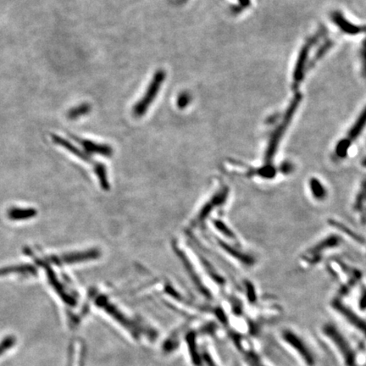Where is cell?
<instances>
[{"instance_id": "6da1fadb", "label": "cell", "mask_w": 366, "mask_h": 366, "mask_svg": "<svg viewBox=\"0 0 366 366\" xmlns=\"http://www.w3.org/2000/svg\"><path fill=\"white\" fill-rule=\"evenodd\" d=\"M166 73L164 70H159L154 73L151 82L148 85V89L145 92L144 96L136 103L132 109V114L137 118H140L148 111L157 94L160 92L162 84L164 83Z\"/></svg>"}, {"instance_id": "7a4b0ae2", "label": "cell", "mask_w": 366, "mask_h": 366, "mask_svg": "<svg viewBox=\"0 0 366 366\" xmlns=\"http://www.w3.org/2000/svg\"><path fill=\"white\" fill-rule=\"evenodd\" d=\"M301 98L302 97H301L300 93L296 94L295 97L293 98V100H292V102L290 103L289 107L286 109V114H285V116L283 118V122L280 123L278 127L273 132L272 137H271L270 142H269V145L267 147L266 154H265V160L268 162L272 161L274 155L276 154L277 147L279 145L280 141L282 140L284 132H286V128L289 125L290 122L292 119L294 113L296 112V109H297V108L299 105V103H300Z\"/></svg>"}, {"instance_id": "3957f363", "label": "cell", "mask_w": 366, "mask_h": 366, "mask_svg": "<svg viewBox=\"0 0 366 366\" xmlns=\"http://www.w3.org/2000/svg\"><path fill=\"white\" fill-rule=\"evenodd\" d=\"M325 334L326 335L340 351L347 366H353L355 364V353L345 337L341 334L340 331L333 325H325L323 328Z\"/></svg>"}, {"instance_id": "277c9868", "label": "cell", "mask_w": 366, "mask_h": 366, "mask_svg": "<svg viewBox=\"0 0 366 366\" xmlns=\"http://www.w3.org/2000/svg\"><path fill=\"white\" fill-rule=\"evenodd\" d=\"M322 34H323L322 32L317 33V35H315V37H313L309 40H308L301 49L299 59H298L297 64L295 65V70L293 72V87H299V84L303 80L304 75H305V65L307 63L310 48L315 44V42L318 41Z\"/></svg>"}, {"instance_id": "5b68a950", "label": "cell", "mask_w": 366, "mask_h": 366, "mask_svg": "<svg viewBox=\"0 0 366 366\" xmlns=\"http://www.w3.org/2000/svg\"><path fill=\"white\" fill-rule=\"evenodd\" d=\"M283 338L286 344H289L294 350L297 351V353H299L308 366H315V357L300 337H298L292 331H283Z\"/></svg>"}, {"instance_id": "8992f818", "label": "cell", "mask_w": 366, "mask_h": 366, "mask_svg": "<svg viewBox=\"0 0 366 366\" xmlns=\"http://www.w3.org/2000/svg\"><path fill=\"white\" fill-rule=\"evenodd\" d=\"M333 308L337 310L338 313L344 316L345 320H347L353 326L358 329L359 331H361L366 337V321H364L363 319L360 318L359 315H356L354 312L352 311L350 308H347L344 306L340 301L335 300L332 303Z\"/></svg>"}, {"instance_id": "52a82bcc", "label": "cell", "mask_w": 366, "mask_h": 366, "mask_svg": "<svg viewBox=\"0 0 366 366\" xmlns=\"http://www.w3.org/2000/svg\"><path fill=\"white\" fill-rule=\"evenodd\" d=\"M73 138L81 145V147L85 149L86 153H88V154H100L104 157H110L113 154L112 148L109 145L94 142L90 140L81 139L77 137Z\"/></svg>"}, {"instance_id": "ba28073f", "label": "cell", "mask_w": 366, "mask_h": 366, "mask_svg": "<svg viewBox=\"0 0 366 366\" xmlns=\"http://www.w3.org/2000/svg\"><path fill=\"white\" fill-rule=\"evenodd\" d=\"M331 20L343 32L348 35H357L361 32H366V26L353 25L345 19L343 14L339 11H334L331 14Z\"/></svg>"}, {"instance_id": "9c48e42d", "label": "cell", "mask_w": 366, "mask_h": 366, "mask_svg": "<svg viewBox=\"0 0 366 366\" xmlns=\"http://www.w3.org/2000/svg\"><path fill=\"white\" fill-rule=\"evenodd\" d=\"M37 209L32 208H11L8 211V217L12 221H24L35 217Z\"/></svg>"}, {"instance_id": "30bf717a", "label": "cell", "mask_w": 366, "mask_h": 366, "mask_svg": "<svg viewBox=\"0 0 366 366\" xmlns=\"http://www.w3.org/2000/svg\"><path fill=\"white\" fill-rule=\"evenodd\" d=\"M37 273V269L31 264L16 265V266L4 267L0 269V276H5L10 274H31Z\"/></svg>"}, {"instance_id": "8fae6325", "label": "cell", "mask_w": 366, "mask_h": 366, "mask_svg": "<svg viewBox=\"0 0 366 366\" xmlns=\"http://www.w3.org/2000/svg\"><path fill=\"white\" fill-rule=\"evenodd\" d=\"M366 125V107L364 109L362 113L360 114V117L358 118L355 124L353 125V127L351 128L350 131L348 132V140L349 141H353L355 140L360 135V133L362 132L365 126Z\"/></svg>"}, {"instance_id": "7c38bea8", "label": "cell", "mask_w": 366, "mask_h": 366, "mask_svg": "<svg viewBox=\"0 0 366 366\" xmlns=\"http://www.w3.org/2000/svg\"><path fill=\"white\" fill-rule=\"evenodd\" d=\"M309 188L314 198L318 200H323L326 197V190L321 183V181L316 178H311L309 181Z\"/></svg>"}, {"instance_id": "4fadbf2b", "label": "cell", "mask_w": 366, "mask_h": 366, "mask_svg": "<svg viewBox=\"0 0 366 366\" xmlns=\"http://www.w3.org/2000/svg\"><path fill=\"white\" fill-rule=\"evenodd\" d=\"M222 246L223 247V249H225L230 255L236 258L237 260H239L242 263L246 264L247 265H252L254 264V259L250 257L249 255L241 253V252H239V250H236L235 248L230 247V246L226 245L225 244H222Z\"/></svg>"}, {"instance_id": "5bb4252c", "label": "cell", "mask_w": 366, "mask_h": 366, "mask_svg": "<svg viewBox=\"0 0 366 366\" xmlns=\"http://www.w3.org/2000/svg\"><path fill=\"white\" fill-rule=\"evenodd\" d=\"M91 107L90 104L87 103H81L78 106L72 108V109L68 112V117L71 120L78 119L81 116H86L88 113L90 112Z\"/></svg>"}, {"instance_id": "9a60e30c", "label": "cell", "mask_w": 366, "mask_h": 366, "mask_svg": "<svg viewBox=\"0 0 366 366\" xmlns=\"http://www.w3.org/2000/svg\"><path fill=\"white\" fill-rule=\"evenodd\" d=\"M351 142L348 139H344L338 142L336 148V153L338 157L344 158L347 156L348 148L350 147Z\"/></svg>"}, {"instance_id": "2e32d148", "label": "cell", "mask_w": 366, "mask_h": 366, "mask_svg": "<svg viewBox=\"0 0 366 366\" xmlns=\"http://www.w3.org/2000/svg\"><path fill=\"white\" fill-rule=\"evenodd\" d=\"M192 100V97L187 92H183L177 98V106L181 109H185Z\"/></svg>"}, {"instance_id": "e0dca14e", "label": "cell", "mask_w": 366, "mask_h": 366, "mask_svg": "<svg viewBox=\"0 0 366 366\" xmlns=\"http://www.w3.org/2000/svg\"><path fill=\"white\" fill-rule=\"evenodd\" d=\"M331 225H333L336 228L339 229V230H341L344 233H346L347 236H349V237L353 238V239H355L357 241H360V238H359V236L356 233H354V232L351 231L350 229H348L346 226H344V225H342V223L335 222V221H331Z\"/></svg>"}, {"instance_id": "ac0fdd59", "label": "cell", "mask_w": 366, "mask_h": 366, "mask_svg": "<svg viewBox=\"0 0 366 366\" xmlns=\"http://www.w3.org/2000/svg\"><path fill=\"white\" fill-rule=\"evenodd\" d=\"M16 344V338L13 337H8L4 338V340L0 344V355L3 354V352L10 349V347Z\"/></svg>"}, {"instance_id": "d6986e66", "label": "cell", "mask_w": 366, "mask_h": 366, "mask_svg": "<svg viewBox=\"0 0 366 366\" xmlns=\"http://www.w3.org/2000/svg\"><path fill=\"white\" fill-rule=\"evenodd\" d=\"M259 174L263 177H273L276 175V170L272 166L266 165L259 170Z\"/></svg>"}, {"instance_id": "ffe728a7", "label": "cell", "mask_w": 366, "mask_h": 366, "mask_svg": "<svg viewBox=\"0 0 366 366\" xmlns=\"http://www.w3.org/2000/svg\"><path fill=\"white\" fill-rule=\"evenodd\" d=\"M331 44H332V42L331 41H327V42H325L324 44L321 46V48H319L318 51L316 52L315 58L313 60V63H315V61L321 58V56L324 55L325 53L327 51L329 48H331Z\"/></svg>"}, {"instance_id": "44dd1931", "label": "cell", "mask_w": 366, "mask_h": 366, "mask_svg": "<svg viewBox=\"0 0 366 366\" xmlns=\"http://www.w3.org/2000/svg\"><path fill=\"white\" fill-rule=\"evenodd\" d=\"M247 360L250 366H264L259 357L254 353H249L247 355Z\"/></svg>"}, {"instance_id": "7402d4cb", "label": "cell", "mask_w": 366, "mask_h": 366, "mask_svg": "<svg viewBox=\"0 0 366 366\" xmlns=\"http://www.w3.org/2000/svg\"><path fill=\"white\" fill-rule=\"evenodd\" d=\"M361 58H362V63H363V75L364 77L366 78V39L363 42V47L361 50Z\"/></svg>"}, {"instance_id": "603a6c76", "label": "cell", "mask_w": 366, "mask_h": 366, "mask_svg": "<svg viewBox=\"0 0 366 366\" xmlns=\"http://www.w3.org/2000/svg\"><path fill=\"white\" fill-rule=\"evenodd\" d=\"M238 3H239V7L238 9H234L236 13L239 12L243 9L247 8L251 4L250 0H238Z\"/></svg>"}, {"instance_id": "cb8c5ba5", "label": "cell", "mask_w": 366, "mask_h": 366, "mask_svg": "<svg viewBox=\"0 0 366 366\" xmlns=\"http://www.w3.org/2000/svg\"><path fill=\"white\" fill-rule=\"evenodd\" d=\"M360 307L361 309H366V290H365L363 292V294L360 297Z\"/></svg>"}, {"instance_id": "d4e9b609", "label": "cell", "mask_w": 366, "mask_h": 366, "mask_svg": "<svg viewBox=\"0 0 366 366\" xmlns=\"http://www.w3.org/2000/svg\"><path fill=\"white\" fill-rule=\"evenodd\" d=\"M206 362H207V364H208V366H215V364H214V362H213L212 360H211V359L209 358V357H206Z\"/></svg>"}, {"instance_id": "484cf974", "label": "cell", "mask_w": 366, "mask_h": 366, "mask_svg": "<svg viewBox=\"0 0 366 366\" xmlns=\"http://www.w3.org/2000/svg\"><path fill=\"white\" fill-rule=\"evenodd\" d=\"M363 165L366 167V159L363 161Z\"/></svg>"}]
</instances>
